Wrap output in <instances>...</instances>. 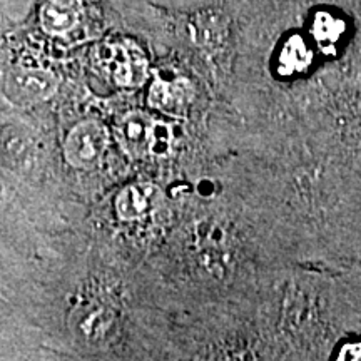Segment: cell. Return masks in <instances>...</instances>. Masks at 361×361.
Here are the masks:
<instances>
[{
	"mask_svg": "<svg viewBox=\"0 0 361 361\" xmlns=\"http://www.w3.org/2000/svg\"><path fill=\"white\" fill-rule=\"evenodd\" d=\"M109 134L97 121H84L71 130L66 139L64 154L71 166L79 169L94 168L106 151Z\"/></svg>",
	"mask_w": 361,
	"mask_h": 361,
	"instance_id": "obj_1",
	"label": "cell"
},
{
	"mask_svg": "<svg viewBox=\"0 0 361 361\" xmlns=\"http://www.w3.org/2000/svg\"><path fill=\"white\" fill-rule=\"evenodd\" d=\"M57 90V80L42 69H12L4 78V96L16 106H32Z\"/></svg>",
	"mask_w": 361,
	"mask_h": 361,
	"instance_id": "obj_2",
	"label": "cell"
},
{
	"mask_svg": "<svg viewBox=\"0 0 361 361\" xmlns=\"http://www.w3.org/2000/svg\"><path fill=\"white\" fill-rule=\"evenodd\" d=\"M194 97L192 87L188 80H161L152 84L149 92V104L157 111L168 112L171 116H180L188 109Z\"/></svg>",
	"mask_w": 361,
	"mask_h": 361,
	"instance_id": "obj_3",
	"label": "cell"
},
{
	"mask_svg": "<svg viewBox=\"0 0 361 361\" xmlns=\"http://www.w3.org/2000/svg\"><path fill=\"white\" fill-rule=\"evenodd\" d=\"M154 124L151 117L144 112L134 111L126 114L117 126V135L124 151L133 157L142 156L151 147Z\"/></svg>",
	"mask_w": 361,
	"mask_h": 361,
	"instance_id": "obj_4",
	"label": "cell"
},
{
	"mask_svg": "<svg viewBox=\"0 0 361 361\" xmlns=\"http://www.w3.org/2000/svg\"><path fill=\"white\" fill-rule=\"evenodd\" d=\"M156 189L146 184H134L121 191L116 200V211L121 219L130 221L146 214L147 209L154 202Z\"/></svg>",
	"mask_w": 361,
	"mask_h": 361,
	"instance_id": "obj_5",
	"label": "cell"
},
{
	"mask_svg": "<svg viewBox=\"0 0 361 361\" xmlns=\"http://www.w3.org/2000/svg\"><path fill=\"white\" fill-rule=\"evenodd\" d=\"M78 0H49L42 8V25L47 32L62 34L78 24Z\"/></svg>",
	"mask_w": 361,
	"mask_h": 361,
	"instance_id": "obj_6",
	"label": "cell"
},
{
	"mask_svg": "<svg viewBox=\"0 0 361 361\" xmlns=\"http://www.w3.org/2000/svg\"><path fill=\"white\" fill-rule=\"evenodd\" d=\"M114 79L119 85L137 87L146 79V61L135 49L121 47L116 57Z\"/></svg>",
	"mask_w": 361,
	"mask_h": 361,
	"instance_id": "obj_7",
	"label": "cell"
},
{
	"mask_svg": "<svg viewBox=\"0 0 361 361\" xmlns=\"http://www.w3.org/2000/svg\"><path fill=\"white\" fill-rule=\"evenodd\" d=\"M311 62V54L306 49L301 39L293 37L284 45L281 56H279V72L283 75H293L296 72H303Z\"/></svg>",
	"mask_w": 361,
	"mask_h": 361,
	"instance_id": "obj_8",
	"label": "cell"
},
{
	"mask_svg": "<svg viewBox=\"0 0 361 361\" xmlns=\"http://www.w3.org/2000/svg\"><path fill=\"white\" fill-rule=\"evenodd\" d=\"M313 32L319 42H335L343 32V24L328 13H319L313 24Z\"/></svg>",
	"mask_w": 361,
	"mask_h": 361,
	"instance_id": "obj_9",
	"label": "cell"
},
{
	"mask_svg": "<svg viewBox=\"0 0 361 361\" xmlns=\"http://www.w3.org/2000/svg\"><path fill=\"white\" fill-rule=\"evenodd\" d=\"M171 144V133L164 124H154V130H152L151 147L149 151L156 152L157 156H162L169 149Z\"/></svg>",
	"mask_w": 361,
	"mask_h": 361,
	"instance_id": "obj_10",
	"label": "cell"
},
{
	"mask_svg": "<svg viewBox=\"0 0 361 361\" xmlns=\"http://www.w3.org/2000/svg\"><path fill=\"white\" fill-rule=\"evenodd\" d=\"M340 360H361V343H351L343 346L340 351Z\"/></svg>",
	"mask_w": 361,
	"mask_h": 361,
	"instance_id": "obj_11",
	"label": "cell"
}]
</instances>
